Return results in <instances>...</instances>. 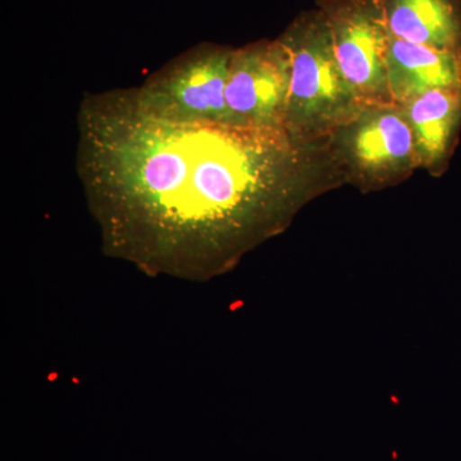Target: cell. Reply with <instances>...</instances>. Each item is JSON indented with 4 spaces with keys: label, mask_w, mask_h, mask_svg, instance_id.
<instances>
[{
    "label": "cell",
    "mask_w": 461,
    "mask_h": 461,
    "mask_svg": "<svg viewBox=\"0 0 461 461\" xmlns=\"http://www.w3.org/2000/svg\"><path fill=\"white\" fill-rule=\"evenodd\" d=\"M76 168L104 253L187 281L232 271L345 185L327 139L169 122L129 89L81 100Z\"/></svg>",
    "instance_id": "6da1fadb"
},
{
    "label": "cell",
    "mask_w": 461,
    "mask_h": 461,
    "mask_svg": "<svg viewBox=\"0 0 461 461\" xmlns=\"http://www.w3.org/2000/svg\"><path fill=\"white\" fill-rule=\"evenodd\" d=\"M278 39L291 59L285 127L297 138L323 140L362 104L339 66L329 23L314 7L297 14Z\"/></svg>",
    "instance_id": "7a4b0ae2"
},
{
    "label": "cell",
    "mask_w": 461,
    "mask_h": 461,
    "mask_svg": "<svg viewBox=\"0 0 461 461\" xmlns=\"http://www.w3.org/2000/svg\"><path fill=\"white\" fill-rule=\"evenodd\" d=\"M327 144L345 185L363 194L399 186L420 169L411 126L395 103L360 104Z\"/></svg>",
    "instance_id": "3957f363"
},
{
    "label": "cell",
    "mask_w": 461,
    "mask_h": 461,
    "mask_svg": "<svg viewBox=\"0 0 461 461\" xmlns=\"http://www.w3.org/2000/svg\"><path fill=\"white\" fill-rule=\"evenodd\" d=\"M233 50L211 42L191 48L129 89L130 95L142 112L169 122L230 124L226 86Z\"/></svg>",
    "instance_id": "277c9868"
},
{
    "label": "cell",
    "mask_w": 461,
    "mask_h": 461,
    "mask_svg": "<svg viewBox=\"0 0 461 461\" xmlns=\"http://www.w3.org/2000/svg\"><path fill=\"white\" fill-rule=\"evenodd\" d=\"M339 66L362 104H390L387 59L393 32L384 0H317Z\"/></svg>",
    "instance_id": "5b68a950"
},
{
    "label": "cell",
    "mask_w": 461,
    "mask_h": 461,
    "mask_svg": "<svg viewBox=\"0 0 461 461\" xmlns=\"http://www.w3.org/2000/svg\"><path fill=\"white\" fill-rule=\"evenodd\" d=\"M290 84L291 59L280 39L235 48L226 86L230 126L286 130Z\"/></svg>",
    "instance_id": "8992f818"
},
{
    "label": "cell",
    "mask_w": 461,
    "mask_h": 461,
    "mask_svg": "<svg viewBox=\"0 0 461 461\" xmlns=\"http://www.w3.org/2000/svg\"><path fill=\"white\" fill-rule=\"evenodd\" d=\"M411 126L418 167L441 177L461 132V86L429 91L402 105Z\"/></svg>",
    "instance_id": "52a82bcc"
},
{
    "label": "cell",
    "mask_w": 461,
    "mask_h": 461,
    "mask_svg": "<svg viewBox=\"0 0 461 461\" xmlns=\"http://www.w3.org/2000/svg\"><path fill=\"white\" fill-rule=\"evenodd\" d=\"M388 87L395 104L402 105L429 91L461 86V53L402 41H391L387 59Z\"/></svg>",
    "instance_id": "ba28073f"
},
{
    "label": "cell",
    "mask_w": 461,
    "mask_h": 461,
    "mask_svg": "<svg viewBox=\"0 0 461 461\" xmlns=\"http://www.w3.org/2000/svg\"><path fill=\"white\" fill-rule=\"evenodd\" d=\"M397 39L461 53V0H384Z\"/></svg>",
    "instance_id": "9c48e42d"
}]
</instances>
